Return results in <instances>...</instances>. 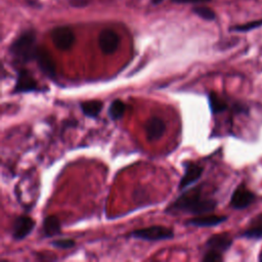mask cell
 I'll return each mask as SVG.
<instances>
[{"label": "cell", "instance_id": "cell-15", "mask_svg": "<svg viewBox=\"0 0 262 262\" xmlns=\"http://www.w3.org/2000/svg\"><path fill=\"white\" fill-rule=\"evenodd\" d=\"M80 106L85 116L90 117V118H96L102 111L103 104L100 100L93 99V100H88V101L82 102L80 104Z\"/></svg>", "mask_w": 262, "mask_h": 262}, {"label": "cell", "instance_id": "cell-2", "mask_svg": "<svg viewBox=\"0 0 262 262\" xmlns=\"http://www.w3.org/2000/svg\"><path fill=\"white\" fill-rule=\"evenodd\" d=\"M38 46L36 43V34L29 30L21 33L10 45L8 51L10 56L19 63H27L35 59Z\"/></svg>", "mask_w": 262, "mask_h": 262}, {"label": "cell", "instance_id": "cell-7", "mask_svg": "<svg viewBox=\"0 0 262 262\" xmlns=\"http://www.w3.org/2000/svg\"><path fill=\"white\" fill-rule=\"evenodd\" d=\"M36 222L34 219L28 216H18L15 218L12 224L11 233L14 239L20 241L27 237L34 229Z\"/></svg>", "mask_w": 262, "mask_h": 262}, {"label": "cell", "instance_id": "cell-12", "mask_svg": "<svg viewBox=\"0 0 262 262\" xmlns=\"http://www.w3.org/2000/svg\"><path fill=\"white\" fill-rule=\"evenodd\" d=\"M232 244V238L228 233H218L214 234L206 242V247L209 250H213L219 253L227 251Z\"/></svg>", "mask_w": 262, "mask_h": 262}, {"label": "cell", "instance_id": "cell-9", "mask_svg": "<svg viewBox=\"0 0 262 262\" xmlns=\"http://www.w3.org/2000/svg\"><path fill=\"white\" fill-rule=\"evenodd\" d=\"M35 60L43 74H45L46 76H48L50 78L55 76V73H56L55 62H54L52 56L50 55V53L46 49L38 47V50H37V53L35 56Z\"/></svg>", "mask_w": 262, "mask_h": 262}, {"label": "cell", "instance_id": "cell-10", "mask_svg": "<svg viewBox=\"0 0 262 262\" xmlns=\"http://www.w3.org/2000/svg\"><path fill=\"white\" fill-rule=\"evenodd\" d=\"M203 171H204V168L198 164H193V163L185 164V171L183 176L180 179L178 189L179 190L184 189L187 186L191 185L192 183L196 182L202 176Z\"/></svg>", "mask_w": 262, "mask_h": 262}, {"label": "cell", "instance_id": "cell-19", "mask_svg": "<svg viewBox=\"0 0 262 262\" xmlns=\"http://www.w3.org/2000/svg\"><path fill=\"white\" fill-rule=\"evenodd\" d=\"M192 11L199 15L201 18L203 19H206V20H214L215 17H216V14L215 12L209 8V7H206V6H196V7H193L192 8Z\"/></svg>", "mask_w": 262, "mask_h": 262}, {"label": "cell", "instance_id": "cell-20", "mask_svg": "<svg viewBox=\"0 0 262 262\" xmlns=\"http://www.w3.org/2000/svg\"><path fill=\"white\" fill-rule=\"evenodd\" d=\"M260 27H262V19L253 20V21H250V23H247L244 25H237V26L230 28V30L234 31V32H249V31L258 29Z\"/></svg>", "mask_w": 262, "mask_h": 262}, {"label": "cell", "instance_id": "cell-6", "mask_svg": "<svg viewBox=\"0 0 262 262\" xmlns=\"http://www.w3.org/2000/svg\"><path fill=\"white\" fill-rule=\"evenodd\" d=\"M120 45V37L119 35L111 30L103 29L98 35V46L100 50L104 54H113Z\"/></svg>", "mask_w": 262, "mask_h": 262}, {"label": "cell", "instance_id": "cell-24", "mask_svg": "<svg viewBox=\"0 0 262 262\" xmlns=\"http://www.w3.org/2000/svg\"><path fill=\"white\" fill-rule=\"evenodd\" d=\"M162 1H163V0H151V3H152L154 5H158V4H160Z\"/></svg>", "mask_w": 262, "mask_h": 262}, {"label": "cell", "instance_id": "cell-4", "mask_svg": "<svg viewBox=\"0 0 262 262\" xmlns=\"http://www.w3.org/2000/svg\"><path fill=\"white\" fill-rule=\"evenodd\" d=\"M255 200L256 194L248 189L244 183H242L232 192L229 205L235 210H243L252 205Z\"/></svg>", "mask_w": 262, "mask_h": 262}, {"label": "cell", "instance_id": "cell-1", "mask_svg": "<svg viewBox=\"0 0 262 262\" xmlns=\"http://www.w3.org/2000/svg\"><path fill=\"white\" fill-rule=\"evenodd\" d=\"M217 202L213 199H203L201 194V187H194L186 190L179 195L167 208L168 213H190L201 215L213 212L216 209Z\"/></svg>", "mask_w": 262, "mask_h": 262}, {"label": "cell", "instance_id": "cell-21", "mask_svg": "<svg viewBox=\"0 0 262 262\" xmlns=\"http://www.w3.org/2000/svg\"><path fill=\"white\" fill-rule=\"evenodd\" d=\"M51 245L53 247L59 248V249H70L75 246V241L71 238H60V239H54L51 242Z\"/></svg>", "mask_w": 262, "mask_h": 262}, {"label": "cell", "instance_id": "cell-14", "mask_svg": "<svg viewBox=\"0 0 262 262\" xmlns=\"http://www.w3.org/2000/svg\"><path fill=\"white\" fill-rule=\"evenodd\" d=\"M43 232L46 236H54L60 233V222L54 215L47 216L43 221Z\"/></svg>", "mask_w": 262, "mask_h": 262}, {"label": "cell", "instance_id": "cell-18", "mask_svg": "<svg viewBox=\"0 0 262 262\" xmlns=\"http://www.w3.org/2000/svg\"><path fill=\"white\" fill-rule=\"evenodd\" d=\"M241 236L244 238H248V239H255V241L262 239V223L246 229L241 234Z\"/></svg>", "mask_w": 262, "mask_h": 262}, {"label": "cell", "instance_id": "cell-22", "mask_svg": "<svg viewBox=\"0 0 262 262\" xmlns=\"http://www.w3.org/2000/svg\"><path fill=\"white\" fill-rule=\"evenodd\" d=\"M223 258H222V254L219 253V252H216V251H213V250H209L205 255H204V258L203 260L204 261H221Z\"/></svg>", "mask_w": 262, "mask_h": 262}, {"label": "cell", "instance_id": "cell-5", "mask_svg": "<svg viewBox=\"0 0 262 262\" xmlns=\"http://www.w3.org/2000/svg\"><path fill=\"white\" fill-rule=\"evenodd\" d=\"M50 36L54 46L59 50H69L75 42V35L68 27L54 28Z\"/></svg>", "mask_w": 262, "mask_h": 262}, {"label": "cell", "instance_id": "cell-11", "mask_svg": "<svg viewBox=\"0 0 262 262\" xmlns=\"http://www.w3.org/2000/svg\"><path fill=\"white\" fill-rule=\"evenodd\" d=\"M166 130L165 122L159 117H150L145 124L146 137L148 140L160 139Z\"/></svg>", "mask_w": 262, "mask_h": 262}, {"label": "cell", "instance_id": "cell-16", "mask_svg": "<svg viewBox=\"0 0 262 262\" xmlns=\"http://www.w3.org/2000/svg\"><path fill=\"white\" fill-rule=\"evenodd\" d=\"M209 105L211 108L212 114H220L227 110L228 105L224 99H222L220 96H218L215 92H210L208 95Z\"/></svg>", "mask_w": 262, "mask_h": 262}, {"label": "cell", "instance_id": "cell-3", "mask_svg": "<svg viewBox=\"0 0 262 262\" xmlns=\"http://www.w3.org/2000/svg\"><path fill=\"white\" fill-rule=\"evenodd\" d=\"M134 238L143 241H163L170 239L174 236V232L171 228L162 225H152L140 229H136L130 233Z\"/></svg>", "mask_w": 262, "mask_h": 262}, {"label": "cell", "instance_id": "cell-23", "mask_svg": "<svg viewBox=\"0 0 262 262\" xmlns=\"http://www.w3.org/2000/svg\"><path fill=\"white\" fill-rule=\"evenodd\" d=\"M174 3L178 4H186V3H192V4H198V3H205L210 0H171Z\"/></svg>", "mask_w": 262, "mask_h": 262}, {"label": "cell", "instance_id": "cell-25", "mask_svg": "<svg viewBox=\"0 0 262 262\" xmlns=\"http://www.w3.org/2000/svg\"><path fill=\"white\" fill-rule=\"evenodd\" d=\"M258 259H259V261H262V252L260 253V255H259V258H258Z\"/></svg>", "mask_w": 262, "mask_h": 262}, {"label": "cell", "instance_id": "cell-8", "mask_svg": "<svg viewBox=\"0 0 262 262\" xmlns=\"http://www.w3.org/2000/svg\"><path fill=\"white\" fill-rule=\"evenodd\" d=\"M38 83L33 77V75L23 69L17 72L15 85L13 87V92L19 93V92H30V91H36L38 90Z\"/></svg>", "mask_w": 262, "mask_h": 262}, {"label": "cell", "instance_id": "cell-17", "mask_svg": "<svg viewBox=\"0 0 262 262\" xmlns=\"http://www.w3.org/2000/svg\"><path fill=\"white\" fill-rule=\"evenodd\" d=\"M125 111H126L125 103L120 99H116L112 101V103L110 104L107 114L112 120H119L124 116Z\"/></svg>", "mask_w": 262, "mask_h": 262}, {"label": "cell", "instance_id": "cell-13", "mask_svg": "<svg viewBox=\"0 0 262 262\" xmlns=\"http://www.w3.org/2000/svg\"><path fill=\"white\" fill-rule=\"evenodd\" d=\"M226 220H227V216L205 215V216H200V217H195L187 220V224L192 226H198V227H211V226H216L218 224H221Z\"/></svg>", "mask_w": 262, "mask_h": 262}]
</instances>
